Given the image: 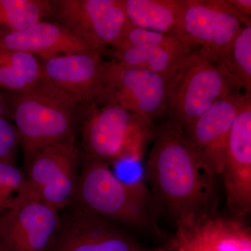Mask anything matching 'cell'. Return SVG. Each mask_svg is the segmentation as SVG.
<instances>
[{
	"label": "cell",
	"instance_id": "obj_1",
	"mask_svg": "<svg viewBox=\"0 0 251 251\" xmlns=\"http://www.w3.org/2000/svg\"><path fill=\"white\" fill-rule=\"evenodd\" d=\"M145 176L157 204L176 222L211 211L215 176L202 168L182 136L164 125L153 138Z\"/></svg>",
	"mask_w": 251,
	"mask_h": 251
},
{
	"label": "cell",
	"instance_id": "obj_2",
	"mask_svg": "<svg viewBox=\"0 0 251 251\" xmlns=\"http://www.w3.org/2000/svg\"><path fill=\"white\" fill-rule=\"evenodd\" d=\"M4 93L26 169L44 148L75 141L81 106L46 77L23 92Z\"/></svg>",
	"mask_w": 251,
	"mask_h": 251
},
{
	"label": "cell",
	"instance_id": "obj_3",
	"mask_svg": "<svg viewBox=\"0 0 251 251\" xmlns=\"http://www.w3.org/2000/svg\"><path fill=\"white\" fill-rule=\"evenodd\" d=\"M72 204L115 225L158 233L159 206L143 181L128 183L108 163L82 156L76 193Z\"/></svg>",
	"mask_w": 251,
	"mask_h": 251
},
{
	"label": "cell",
	"instance_id": "obj_4",
	"mask_svg": "<svg viewBox=\"0 0 251 251\" xmlns=\"http://www.w3.org/2000/svg\"><path fill=\"white\" fill-rule=\"evenodd\" d=\"M82 152L108 163L143 159L158 128L153 120L115 104L80 107Z\"/></svg>",
	"mask_w": 251,
	"mask_h": 251
},
{
	"label": "cell",
	"instance_id": "obj_5",
	"mask_svg": "<svg viewBox=\"0 0 251 251\" xmlns=\"http://www.w3.org/2000/svg\"><path fill=\"white\" fill-rule=\"evenodd\" d=\"M237 90L242 91L226 67L206 51L197 49L171 78L164 126L181 135L217 100Z\"/></svg>",
	"mask_w": 251,
	"mask_h": 251
},
{
	"label": "cell",
	"instance_id": "obj_6",
	"mask_svg": "<svg viewBox=\"0 0 251 251\" xmlns=\"http://www.w3.org/2000/svg\"><path fill=\"white\" fill-rule=\"evenodd\" d=\"M171 78L112 59L97 105L115 104L153 121L164 118Z\"/></svg>",
	"mask_w": 251,
	"mask_h": 251
},
{
	"label": "cell",
	"instance_id": "obj_7",
	"mask_svg": "<svg viewBox=\"0 0 251 251\" xmlns=\"http://www.w3.org/2000/svg\"><path fill=\"white\" fill-rule=\"evenodd\" d=\"M49 21L103 50L117 44L129 27L123 0H50Z\"/></svg>",
	"mask_w": 251,
	"mask_h": 251
},
{
	"label": "cell",
	"instance_id": "obj_8",
	"mask_svg": "<svg viewBox=\"0 0 251 251\" xmlns=\"http://www.w3.org/2000/svg\"><path fill=\"white\" fill-rule=\"evenodd\" d=\"M82 160L75 141L50 145L39 151L27 168L31 198L60 211L76 193Z\"/></svg>",
	"mask_w": 251,
	"mask_h": 251
},
{
	"label": "cell",
	"instance_id": "obj_9",
	"mask_svg": "<svg viewBox=\"0 0 251 251\" xmlns=\"http://www.w3.org/2000/svg\"><path fill=\"white\" fill-rule=\"evenodd\" d=\"M248 94L238 90L231 92L183 130L181 136L188 148L213 176L222 173L229 131Z\"/></svg>",
	"mask_w": 251,
	"mask_h": 251
},
{
	"label": "cell",
	"instance_id": "obj_10",
	"mask_svg": "<svg viewBox=\"0 0 251 251\" xmlns=\"http://www.w3.org/2000/svg\"><path fill=\"white\" fill-rule=\"evenodd\" d=\"M114 60L145 68L168 78L187 62L197 48L174 36L132 26L112 46Z\"/></svg>",
	"mask_w": 251,
	"mask_h": 251
},
{
	"label": "cell",
	"instance_id": "obj_11",
	"mask_svg": "<svg viewBox=\"0 0 251 251\" xmlns=\"http://www.w3.org/2000/svg\"><path fill=\"white\" fill-rule=\"evenodd\" d=\"M185 39L221 63L244 27L227 0H182Z\"/></svg>",
	"mask_w": 251,
	"mask_h": 251
},
{
	"label": "cell",
	"instance_id": "obj_12",
	"mask_svg": "<svg viewBox=\"0 0 251 251\" xmlns=\"http://www.w3.org/2000/svg\"><path fill=\"white\" fill-rule=\"evenodd\" d=\"M221 175L226 204L243 219L251 209V94H248L231 127Z\"/></svg>",
	"mask_w": 251,
	"mask_h": 251
},
{
	"label": "cell",
	"instance_id": "obj_13",
	"mask_svg": "<svg viewBox=\"0 0 251 251\" xmlns=\"http://www.w3.org/2000/svg\"><path fill=\"white\" fill-rule=\"evenodd\" d=\"M176 224L163 251H251V229L243 219L210 211Z\"/></svg>",
	"mask_w": 251,
	"mask_h": 251
},
{
	"label": "cell",
	"instance_id": "obj_14",
	"mask_svg": "<svg viewBox=\"0 0 251 251\" xmlns=\"http://www.w3.org/2000/svg\"><path fill=\"white\" fill-rule=\"evenodd\" d=\"M60 224L57 209L27 200L0 216V251H49Z\"/></svg>",
	"mask_w": 251,
	"mask_h": 251
},
{
	"label": "cell",
	"instance_id": "obj_15",
	"mask_svg": "<svg viewBox=\"0 0 251 251\" xmlns=\"http://www.w3.org/2000/svg\"><path fill=\"white\" fill-rule=\"evenodd\" d=\"M92 49L43 61L42 75L80 106L97 105L109 61Z\"/></svg>",
	"mask_w": 251,
	"mask_h": 251
},
{
	"label": "cell",
	"instance_id": "obj_16",
	"mask_svg": "<svg viewBox=\"0 0 251 251\" xmlns=\"http://www.w3.org/2000/svg\"><path fill=\"white\" fill-rule=\"evenodd\" d=\"M49 251H151L142 249L117 225L76 207L64 219Z\"/></svg>",
	"mask_w": 251,
	"mask_h": 251
},
{
	"label": "cell",
	"instance_id": "obj_17",
	"mask_svg": "<svg viewBox=\"0 0 251 251\" xmlns=\"http://www.w3.org/2000/svg\"><path fill=\"white\" fill-rule=\"evenodd\" d=\"M92 49H99L51 21H41L24 30L0 29V50L26 52L43 61Z\"/></svg>",
	"mask_w": 251,
	"mask_h": 251
},
{
	"label": "cell",
	"instance_id": "obj_18",
	"mask_svg": "<svg viewBox=\"0 0 251 251\" xmlns=\"http://www.w3.org/2000/svg\"><path fill=\"white\" fill-rule=\"evenodd\" d=\"M123 3L132 26L187 42L183 30L182 0H123Z\"/></svg>",
	"mask_w": 251,
	"mask_h": 251
},
{
	"label": "cell",
	"instance_id": "obj_19",
	"mask_svg": "<svg viewBox=\"0 0 251 251\" xmlns=\"http://www.w3.org/2000/svg\"><path fill=\"white\" fill-rule=\"evenodd\" d=\"M42 77L38 57L20 51L0 50V89L20 92L30 88Z\"/></svg>",
	"mask_w": 251,
	"mask_h": 251
},
{
	"label": "cell",
	"instance_id": "obj_20",
	"mask_svg": "<svg viewBox=\"0 0 251 251\" xmlns=\"http://www.w3.org/2000/svg\"><path fill=\"white\" fill-rule=\"evenodd\" d=\"M50 0H0V29L21 31L49 21Z\"/></svg>",
	"mask_w": 251,
	"mask_h": 251
},
{
	"label": "cell",
	"instance_id": "obj_21",
	"mask_svg": "<svg viewBox=\"0 0 251 251\" xmlns=\"http://www.w3.org/2000/svg\"><path fill=\"white\" fill-rule=\"evenodd\" d=\"M221 64L240 90L251 94V27H242Z\"/></svg>",
	"mask_w": 251,
	"mask_h": 251
},
{
	"label": "cell",
	"instance_id": "obj_22",
	"mask_svg": "<svg viewBox=\"0 0 251 251\" xmlns=\"http://www.w3.org/2000/svg\"><path fill=\"white\" fill-rule=\"evenodd\" d=\"M29 199L25 173L16 163H0V216Z\"/></svg>",
	"mask_w": 251,
	"mask_h": 251
},
{
	"label": "cell",
	"instance_id": "obj_23",
	"mask_svg": "<svg viewBox=\"0 0 251 251\" xmlns=\"http://www.w3.org/2000/svg\"><path fill=\"white\" fill-rule=\"evenodd\" d=\"M20 138L9 120L0 117V163H16Z\"/></svg>",
	"mask_w": 251,
	"mask_h": 251
},
{
	"label": "cell",
	"instance_id": "obj_24",
	"mask_svg": "<svg viewBox=\"0 0 251 251\" xmlns=\"http://www.w3.org/2000/svg\"><path fill=\"white\" fill-rule=\"evenodd\" d=\"M0 117L11 120L9 107L6 103L4 91L1 90V89H0Z\"/></svg>",
	"mask_w": 251,
	"mask_h": 251
},
{
	"label": "cell",
	"instance_id": "obj_25",
	"mask_svg": "<svg viewBox=\"0 0 251 251\" xmlns=\"http://www.w3.org/2000/svg\"><path fill=\"white\" fill-rule=\"evenodd\" d=\"M153 251H163V249H155V250H153Z\"/></svg>",
	"mask_w": 251,
	"mask_h": 251
}]
</instances>
